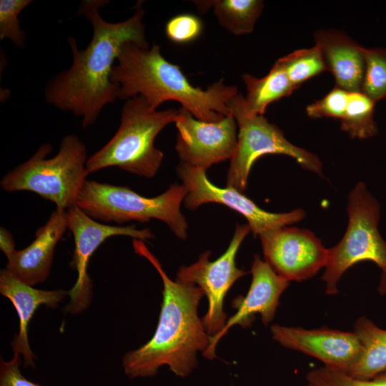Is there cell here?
<instances>
[{"mask_svg":"<svg viewBox=\"0 0 386 386\" xmlns=\"http://www.w3.org/2000/svg\"><path fill=\"white\" fill-rule=\"evenodd\" d=\"M107 2L89 0L81 4L79 14L86 16L93 28L91 41L79 50L75 39L68 38L72 64L53 77L45 89L47 102L81 117L83 128L94 124L104 106L118 98L119 86L112 81V72L123 45L134 41L149 46L142 4L138 3L127 20L111 23L104 20L98 10Z\"/></svg>","mask_w":386,"mask_h":386,"instance_id":"6da1fadb","label":"cell"},{"mask_svg":"<svg viewBox=\"0 0 386 386\" xmlns=\"http://www.w3.org/2000/svg\"><path fill=\"white\" fill-rule=\"evenodd\" d=\"M132 246L135 253L145 257L159 274L163 297L153 336L123 356L124 372L129 378L150 377L167 365L177 376L186 377L197 366V352H204L209 343L197 312L204 292L194 284L171 279L144 241L133 239Z\"/></svg>","mask_w":386,"mask_h":386,"instance_id":"7a4b0ae2","label":"cell"},{"mask_svg":"<svg viewBox=\"0 0 386 386\" xmlns=\"http://www.w3.org/2000/svg\"><path fill=\"white\" fill-rule=\"evenodd\" d=\"M112 80L119 86L118 99L142 96L154 109L167 101H177L194 117L217 122L231 114L229 102L239 91L223 79L206 89L188 80L180 67L168 61L160 46H142L125 43L112 68Z\"/></svg>","mask_w":386,"mask_h":386,"instance_id":"3957f363","label":"cell"},{"mask_svg":"<svg viewBox=\"0 0 386 386\" xmlns=\"http://www.w3.org/2000/svg\"><path fill=\"white\" fill-rule=\"evenodd\" d=\"M177 113L174 109H154L141 95L126 100L117 132L88 158L89 174L117 167L134 174L153 177L164 158L163 152L154 147V139L167 125L176 122Z\"/></svg>","mask_w":386,"mask_h":386,"instance_id":"277c9868","label":"cell"},{"mask_svg":"<svg viewBox=\"0 0 386 386\" xmlns=\"http://www.w3.org/2000/svg\"><path fill=\"white\" fill-rule=\"evenodd\" d=\"M51 149L50 144L41 145L26 162L5 174L0 185L8 192H34L66 211L76 205L89 174L86 149L77 135L70 134L61 139L57 154L46 159Z\"/></svg>","mask_w":386,"mask_h":386,"instance_id":"5b68a950","label":"cell"},{"mask_svg":"<svg viewBox=\"0 0 386 386\" xmlns=\"http://www.w3.org/2000/svg\"><path fill=\"white\" fill-rule=\"evenodd\" d=\"M187 194L183 184H172L159 196L146 197L126 186L86 180L76 204L89 217L118 224L152 219L164 222L180 239L187 237L188 224L180 209Z\"/></svg>","mask_w":386,"mask_h":386,"instance_id":"8992f818","label":"cell"},{"mask_svg":"<svg viewBox=\"0 0 386 386\" xmlns=\"http://www.w3.org/2000/svg\"><path fill=\"white\" fill-rule=\"evenodd\" d=\"M347 211L349 220L345 233L338 244L328 249L322 277L327 295L338 292L340 279L356 263L371 261L381 269L386 268V242L378 230L380 204L364 183H357L349 194Z\"/></svg>","mask_w":386,"mask_h":386,"instance_id":"52a82bcc","label":"cell"},{"mask_svg":"<svg viewBox=\"0 0 386 386\" xmlns=\"http://www.w3.org/2000/svg\"><path fill=\"white\" fill-rule=\"evenodd\" d=\"M238 128L237 144L227 174V187L243 192L254 162L265 154H284L295 159L304 169L322 174V162L315 154L290 142L282 131L263 115L247 109L238 92L229 102Z\"/></svg>","mask_w":386,"mask_h":386,"instance_id":"ba28073f","label":"cell"},{"mask_svg":"<svg viewBox=\"0 0 386 386\" xmlns=\"http://www.w3.org/2000/svg\"><path fill=\"white\" fill-rule=\"evenodd\" d=\"M250 231L248 224H237L227 249L216 260L210 261L211 252L205 251L196 262L180 267L177 273L176 280L199 287L207 297L208 309L202 320L209 337L219 333L227 322L223 305L229 290L237 279L247 274L236 266L235 258Z\"/></svg>","mask_w":386,"mask_h":386,"instance_id":"9c48e42d","label":"cell"},{"mask_svg":"<svg viewBox=\"0 0 386 386\" xmlns=\"http://www.w3.org/2000/svg\"><path fill=\"white\" fill-rule=\"evenodd\" d=\"M177 174L187 191L184 199L185 207L194 210L202 204L214 202L238 212L247 221L254 237L263 232L300 222L305 217L301 209L285 213H272L259 208L243 192L236 189L220 188L207 178L206 171L180 162Z\"/></svg>","mask_w":386,"mask_h":386,"instance_id":"30bf717a","label":"cell"},{"mask_svg":"<svg viewBox=\"0 0 386 386\" xmlns=\"http://www.w3.org/2000/svg\"><path fill=\"white\" fill-rule=\"evenodd\" d=\"M68 229L74 239V252L71 267L77 272V279L69 291L70 298L66 310L79 314L89 305L92 284L87 272L89 259L96 249L107 239L123 235L145 241L154 237L148 229H137L135 225L111 226L95 221L76 204L66 210Z\"/></svg>","mask_w":386,"mask_h":386,"instance_id":"8fae6325","label":"cell"},{"mask_svg":"<svg viewBox=\"0 0 386 386\" xmlns=\"http://www.w3.org/2000/svg\"><path fill=\"white\" fill-rule=\"evenodd\" d=\"M259 237L264 261L287 282L308 279L326 265L328 249L310 230L283 226Z\"/></svg>","mask_w":386,"mask_h":386,"instance_id":"7c38bea8","label":"cell"},{"mask_svg":"<svg viewBox=\"0 0 386 386\" xmlns=\"http://www.w3.org/2000/svg\"><path fill=\"white\" fill-rule=\"evenodd\" d=\"M178 129L175 149L181 162L205 171L232 159L237 144V122L232 114L217 122L194 117L183 107L174 122Z\"/></svg>","mask_w":386,"mask_h":386,"instance_id":"4fadbf2b","label":"cell"},{"mask_svg":"<svg viewBox=\"0 0 386 386\" xmlns=\"http://www.w3.org/2000/svg\"><path fill=\"white\" fill-rule=\"evenodd\" d=\"M251 274L252 282L246 296H239L232 302L236 313L227 320L219 333L209 337V345L203 352L207 359L212 360L215 358L217 343L232 327L236 325L243 328L250 326L256 314L260 315L264 325L273 320L279 298L288 287L289 282L279 276L258 254L254 257Z\"/></svg>","mask_w":386,"mask_h":386,"instance_id":"5bb4252c","label":"cell"},{"mask_svg":"<svg viewBox=\"0 0 386 386\" xmlns=\"http://www.w3.org/2000/svg\"><path fill=\"white\" fill-rule=\"evenodd\" d=\"M272 338L284 347L312 356L325 366L347 372L359 359L362 348L354 332L327 328L307 330L274 324Z\"/></svg>","mask_w":386,"mask_h":386,"instance_id":"9a60e30c","label":"cell"},{"mask_svg":"<svg viewBox=\"0 0 386 386\" xmlns=\"http://www.w3.org/2000/svg\"><path fill=\"white\" fill-rule=\"evenodd\" d=\"M67 228L66 211L56 209L36 231L33 242L7 257L6 269L31 286L43 282L49 275L55 247Z\"/></svg>","mask_w":386,"mask_h":386,"instance_id":"2e32d148","label":"cell"},{"mask_svg":"<svg viewBox=\"0 0 386 386\" xmlns=\"http://www.w3.org/2000/svg\"><path fill=\"white\" fill-rule=\"evenodd\" d=\"M0 293L11 302L19 320V332L11 343L13 351L22 356L24 367H34V355L28 338L29 322L41 305L56 308L69 292L36 289L5 268L0 273Z\"/></svg>","mask_w":386,"mask_h":386,"instance_id":"e0dca14e","label":"cell"},{"mask_svg":"<svg viewBox=\"0 0 386 386\" xmlns=\"http://www.w3.org/2000/svg\"><path fill=\"white\" fill-rule=\"evenodd\" d=\"M327 70L333 75L336 86L349 92L361 91L365 58L363 48L345 33L318 30L314 34Z\"/></svg>","mask_w":386,"mask_h":386,"instance_id":"ac0fdd59","label":"cell"},{"mask_svg":"<svg viewBox=\"0 0 386 386\" xmlns=\"http://www.w3.org/2000/svg\"><path fill=\"white\" fill-rule=\"evenodd\" d=\"M362 351L358 360L345 372L361 380H370L386 370V330L378 327L366 317L355 323L354 331Z\"/></svg>","mask_w":386,"mask_h":386,"instance_id":"d6986e66","label":"cell"},{"mask_svg":"<svg viewBox=\"0 0 386 386\" xmlns=\"http://www.w3.org/2000/svg\"><path fill=\"white\" fill-rule=\"evenodd\" d=\"M242 79L247 87L246 107L254 114L263 115L270 104L291 95L295 90L277 61L266 76L257 78L244 74Z\"/></svg>","mask_w":386,"mask_h":386,"instance_id":"ffe728a7","label":"cell"},{"mask_svg":"<svg viewBox=\"0 0 386 386\" xmlns=\"http://www.w3.org/2000/svg\"><path fill=\"white\" fill-rule=\"evenodd\" d=\"M202 12L212 8L219 24L234 35L249 34L263 9L260 0H213L194 1Z\"/></svg>","mask_w":386,"mask_h":386,"instance_id":"44dd1931","label":"cell"},{"mask_svg":"<svg viewBox=\"0 0 386 386\" xmlns=\"http://www.w3.org/2000/svg\"><path fill=\"white\" fill-rule=\"evenodd\" d=\"M375 105V102L362 92H350L345 113L340 120L342 130L352 138L367 139L376 135Z\"/></svg>","mask_w":386,"mask_h":386,"instance_id":"7402d4cb","label":"cell"},{"mask_svg":"<svg viewBox=\"0 0 386 386\" xmlns=\"http://www.w3.org/2000/svg\"><path fill=\"white\" fill-rule=\"evenodd\" d=\"M285 71L295 89L312 77L327 70L322 53L317 45L296 50L277 61Z\"/></svg>","mask_w":386,"mask_h":386,"instance_id":"603a6c76","label":"cell"},{"mask_svg":"<svg viewBox=\"0 0 386 386\" xmlns=\"http://www.w3.org/2000/svg\"><path fill=\"white\" fill-rule=\"evenodd\" d=\"M365 72L361 92L375 103L386 99V48H363Z\"/></svg>","mask_w":386,"mask_h":386,"instance_id":"cb8c5ba5","label":"cell"},{"mask_svg":"<svg viewBox=\"0 0 386 386\" xmlns=\"http://www.w3.org/2000/svg\"><path fill=\"white\" fill-rule=\"evenodd\" d=\"M306 380L307 386H386V370L372 379L361 380L324 366L308 372Z\"/></svg>","mask_w":386,"mask_h":386,"instance_id":"d4e9b609","label":"cell"},{"mask_svg":"<svg viewBox=\"0 0 386 386\" xmlns=\"http://www.w3.org/2000/svg\"><path fill=\"white\" fill-rule=\"evenodd\" d=\"M31 0L0 1V39H9L18 48L25 46L26 34L21 29L19 15Z\"/></svg>","mask_w":386,"mask_h":386,"instance_id":"484cf974","label":"cell"},{"mask_svg":"<svg viewBox=\"0 0 386 386\" xmlns=\"http://www.w3.org/2000/svg\"><path fill=\"white\" fill-rule=\"evenodd\" d=\"M350 93L335 86L323 98L309 104L306 112L310 118L327 117L341 120L347 109Z\"/></svg>","mask_w":386,"mask_h":386,"instance_id":"4316f807","label":"cell"},{"mask_svg":"<svg viewBox=\"0 0 386 386\" xmlns=\"http://www.w3.org/2000/svg\"><path fill=\"white\" fill-rule=\"evenodd\" d=\"M203 31L202 20L192 14H179L166 24L167 38L176 44H187L197 39Z\"/></svg>","mask_w":386,"mask_h":386,"instance_id":"83f0119b","label":"cell"},{"mask_svg":"<svg viewBox=\"0 0 386 386\" xmlns=\"http://www.w3.org/2000/svg\"><path fill=\"white\" fill-rule=\"evenodd\" d=\"M20 364V355L18 353H14L10 360H1L0 386H41L22 375Z\"/></svg>","mask_w":386,"mask_h":386,"instance_id":"f1b7e54d","label":"cell"},{"mask_svg":"<svg viewBox=\"0 0 386 386\" xmlns=\"http://www.w3.org/2000/svg\"><path fill=\"white\" fill-rule=\"evenodd\" d=\"M0 249L6 258L16 250L13 236L4 227L0 228Z\"/></svg>","mask_w":386,"mask_h":386,"instance_id":"f546056e","label":"cell"},{"mask_svg":"<svg viewBox=\"0 0 386 386\" xmlns=\"http://www.w3.org/2000/svg\"><path fill=\"white\" fill-rule=\"evenodd\" d=\"M382 273L379 286L377 288L378 292L381 295L386 294V268L382 269Z\"/></svg>","mask_w":386,"mask_h":386,"instance_id":"4dcf8cb0","label":"cell"}]
</instances>
